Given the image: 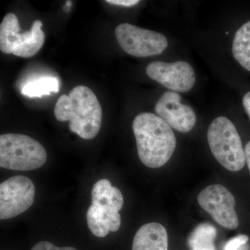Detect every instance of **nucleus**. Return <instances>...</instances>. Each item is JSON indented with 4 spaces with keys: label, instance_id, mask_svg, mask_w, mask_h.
Returning <instances> with one entry per match:
<instances>
[{
    "label": "nucleus",
    "instance_id": "obj_1",
    "mask_svg": "<svg viewBox=\"0 0 250 250\" xmlns=\"http://www.w3.org/2000/svg\"><path fill=\"white\" fill-rule=\"evenodd\" d=\"M133 131L140 160L150 168L165 165L172 156L177 140L164 120L153 113H141L134 118Z\"/></svg>",
    "mask_w": 250,
    "mask_h": 250
},
{
    "label": "nucleus",
    "instance_id": "obj_2",
    "mask_svg": "<svg viewBox=\"0 0 250 250\" xmlns=\"http://www.w3.org/2000/svg\"><path fill=\"white\" fill-rule=\"evenodd\" d=\"M54 112L57 121L70 122L69 129L82 139H94L101 128V105L93 90L85 85H78L68 95H62Z\"/></svg>",
    "mask_w": 250,
    "mask_h": 250
},
{
    "label": "nucleus",
    "instance_id": "obj_3",
    "mask_svg": "<svg viewBox=\"0 0 250 250\" xmlns=\"http://www.w3.org/2000/svg\"><path fill=\"white\" fill-rule=\"evenodd\" d=\"M210 151L219 164L231 172L241 170L246 164V154L236 126L226 117L212 121L207 132Z\"/></svg>",
    "mask_w": 250,
    "mask_h": 250
},
{
    "label": "nucleus",
    "instance_id": "obj_4",
    "mask_svg": "<svg viewBox=\"0 0 250 250\" xmlns=\"http://www.w3.org/2000/svg\"><path fill=\"white\" fill-rule=\"evenodd\" d=\"M47 159L45 148L35 139L20 134L0 136V167L29 171L40 168Z\"/></svg>",
    "mask_w": 250,
    "mask_h": 250
},
{
    "label": "nucleus",
    "instance_id": "obj_5",
    "mask_svg": "<svg viewBox=\"0 0 250 250\" xmlns=\"http://www.w3.org/2000/svg\"><path fill=\"white\" fill-rule=\"evenodd\" d=\"M42 26V22L36 20L30 31L22 33L17 16L11 13L6 14L0 24V49L3 53L23 58L33 57L45 42Z\"/></svg>",
    "mask_w": 250,
    "mask_h": 250
},
{
    "label": "nucleus",
    "instance_id": "obj_6",
    "mask_svg": "<svg viewBox=\"0 0 250 250\" xmlns=\"http://www.w3.org/2000/svg\"><path fill=\"white\" fill-rule=\"evenodd\" d=\"M117 41L126 53L136 57L159 55L168 45L167 38L156 31L133 24H119L115 30Z\"/></svg>",
    "mask_w": 250,
    "mask_h": 250
},
{
    "label": "nucleus",
    "instance_id": "obj_7",
    "mask_svg": "<svg viewBox=\"0 0 250 250\" xmlns=\"http://www.w3.org/2000/svg\"><path fill=\"white\" fill-rule=\"evenodd\" d=\"M35 197V187L25 176L10 177L0 184V219L18 216L29 209Z\"/></svg>",
    "mask_w": 250,
    "mask_h": 250
},
{
    "label": "nucleus",
    "instance_id": "obj_8",
    "mask_svg": "<svg viewBox=\"0 0 250 250\" xmlns=\"http://www.w3.org/2000/svg\"><path fill=\"white\" fill-rule=\"evenodd\" d=\"M197 201L223 228L231 230L238 228L239 221L235 210V198L226 187L220 184L208 186L199 194Z\"/></svg>",
    "mask_w": 250,
    "mask_h": 250
},
{
    "label": "nucleus",
    "instance_id": "obj_9",
    "mask_svg": "<svg viewBox=\"0 0 250 250\" xmlns=\"http://www.w3.org/2000/svg\"><path fill=\"white\" fill-rule=\"evenodd\" d=\"M149 78L172 91L186 93L191 90L196 81L195 71L188 62H154L146 67Z\"/></svg>",
    "mask_w": 250,
    "mask_h": 250
},
{
    "label": "nucleus",
    "instance_id": "obj_10",
    "mask_svg": "<svg viewBox=\"0 0 250 250\" xmlns=\"http://www.w3.org/2000/svg\"><path fill=\"white\" fill-rule=\"evenodd\" d=\"M181 98L175 92L166 91L156 104L154 110L171 128L187 133L193 129L197 118L190 106L181 103Z\"/></svg>",
    "mask_w": 250,
    "mask_h": 250
},
{
    "label": "nucleus",
    "instance_id": "obj_11",
    "mask_svg": "<svg viewBox=\"0 0 250 250\" xmlns=\"http://www.w3.org/2000/svg\"><path fill=\"white\" fill-rule=\"evenodd\" d=\"M168 236L161 224L150 223L138 230L133 241L132 250H167Z\"/></svg>",
    "mask_w": 250,
    "mask_h": 250
},
{
    "label": "nucleus",
    "instance_id": "obj_12",
    "mask_svg": "<svg viewBox=\"0 0 250 250\" xmlns=\"http://www.w3.org/2000/svg\"><path fill=\"white\" fill-rule=\"evenodd\" d=\"M92 203L104 209L119 212L124 204L121 190L111 186L109 180L100 179L94 184L92 189Z\"/></svg>",
    "mask_w": 250,
    "mask_h": 250
},
{
    "label": "nucleus",
    "instance_id": "obj_13",
    "mask_svg": "<svg viewBox=\"0 0 250 250\" xmlns=\"http://www.w3.org/2000/svg\"><path fill=\"white\" fill-rule=\"evenodd\" d=\"M232 54L240 65L250 72V21L243 24L235 34Z\"/></svg>",
    "mask_w": 250,
    "mask_h": 250
},
{
    "label": "nucleus",
    "instance_id": "obj_14",
    "mask_svg": "<svg viewBox=\"0 0 250 250\" xmlns=\"http://www.w3.org/2000/svg\"><path fill=\"white\" fill-rule=\"evenodd\" d=\"M216 229L209 223H202L194 229L188 238L190 250H215Z\"/></svg>",
    "mask_w": 250,
    "mask_h": 250
},
{
    "label": "nucleus",
    "instance_id": "obj_15",
    "mask_svg": "<svg viewBox=\"0 0 250 250\" xmlns=\"http://www.w3.org/2000/svg\"><path fill=\"white\" fill-rule=\"evenodd\" d=\"M59 90L58 79L54 77H45L29 82L23 87L22 94L29 98H41L43 95L57 93Z\"/></svg>",
    "mask_w": 250,
    "mask_h": 250
},
{
    "label": "nucleus",
    "instance_id": "obj_16",
    "mask_svg": "<svg viewBox=\"0 0 250 250\" xmlns=\"http://www.w3.org/2000/svg\"><path fill=\"white\" fill-rule=\"evenodd\" d=\"M86 220L88 228L94 236L104 238L111 231L106 210L101 207L90 206L87 211Z\"/></svg>",
    "mask_w": 250,
    "mask_h": 250
},
{
    "label": "nucleus",
    "instance_id": "obj_17",
    "mask_svg": "<svg viewBox=\"0 0 250 250\" xmlns=\"http://www.w3.org/2000/svg\"><path fill=\"white\" fill-rule=\"evenodd\" d=\"M248 239L249 238L246 235H238L226 243L224 250H238L240 247L246 244Z\"/></svg>",
    "mask_w": 250,
    "mask_h": 250
},
{
    "label": "nucleus",
    "instance_id": "obj_18",
    "mask_svg": "<svg viewBox=\"0 0 250 250\" xmlns=\"http://www.w3.org/2000/svg\"><path fill=\"white\" fill-rule=\"evenodd\" d=\"M31 250H77L76 248L72 247H64L59 248L53 243L47 241H41L36 243Z\"/></svg>",
    "mask_w": 250,
    "mask_h": 250
},
{
    "label": "nucleus",
    "instance_id": "obj_19",
    "mask_svg": "<svg viewBox=\"0 0 250 250\" xmlns=\"http://www.w3.org/2000/svg\"><path fill=\"white\" fill-rule=\"evenodd\" d=\"M106 2L108 4L118 5V6H135V5L139 4L140 1L138 0H106Z\"/></svg>",
    "mask_w": 250,
    "mask_h": 250
},
{
    "label": "nucleus",
    "instance_id": "obj_20",
    "mask_svg": "<svg viewBox=\"0 0 250 250\" xmlns=\"http://www.w3.org/2000/svg\"><path fill=\"white\" fill-rule=\"evenodd\" d=\"M243 104L246 113H248V116L250 118V91L245 95L244 98L243 99Z\"/></svg>",
    "mask_w": 250,
    "mask_h": 250
},
{
    "label": "nucleus",
    "instance_id": "obj_21",
    "mask_svg": "<svg viewBox=\"0 0 250 250\" xmlns=\"http://www.w3.org/2000/svg\"><path fill=\"white\" fill-rule=\"evenodd\" d=\"M244 150L245 154H246V162L250 171V141L246 145Z\"/></svg>",
    "mask_w": 250,
    "mask_h": 250
},
{
    "label": "nucleus",
    "instance_id": "obj_22",
    "mask_svg": "<svg viewBox=\"0 0 250 250\" xmlns=\"http://www.w3.org/2000/svg\"><path fill=\"white\" fill-rule=\"evenodd\" d=\"M72 1H65V6H63V10L65 11V12H69L70 10V7H71Z\"/></svg>",
    "mask_w": 250,
    "mask_h": 250
}]
</instances>
